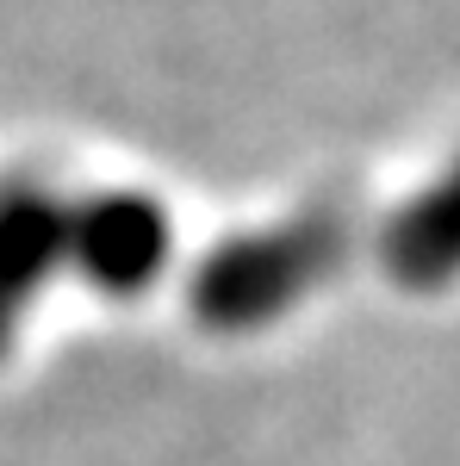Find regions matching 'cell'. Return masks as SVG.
I'll list each match as a JSON object with an SVG mask.
<instances>
[{
  "instance_id": "7a4b0ae2",
  "label": "cell",
  "mask_w": 460,
  "mask_h": 466,
  "mask_svg": "<svg viewBox=\"0 0 460 466\" xmlns=\"http://www.w3.org/2000/svg\"><path fill=\"white\" fill-rule=\"evenodd\" d=\"M69 261L87 287L131 299L169 261V218L143 193H100L94 206L69 212Z\"/></svg>"
},
{
  "instance_id": "277c9868",
  "label": "cell",
  "mask_w": 460,
  "mask_h": 466,
  "mask_svg": "<svg viewBox=\"0 0 460 466\" xmlns=\"http://www.w3.org/2000/svg\"><path fill=\"white\" fill-rule=\"evenodd\" d=\"M63 261H69V206L32 187L6 193L0 199V292L26 305Z\"/></svg>"
},
{
  "instance_id": "3957f363",
  "label": "cell",
  "mask_w": 460,
  "mask_h": 466,
  "mask_svg": "<svg viewBox=\"0 0 460 466\" xmlns=\"http://www.w3.org/2000/svg\"><path fill=\"white\" fill-rule=\"evenodd\" d=\"M380 261L404 292H442L460 280V162L386 224Z\"/></svg>"
},
{
  "instance_id": "5b68a950",
  "label": "cell",
  "mask_w": 460,
  "mask_h": 466,
  "mask_svg": "<svg viewBox=\"0 0 460 466\" xmlns=\"http://www.w3.org/2000/svg\"><path fill=\"white\" fill-rule=\"evenodd\" d=\"M13 329H19V305L0 292V355H6V342H13Z\"/></svg>"
},
{
  "instance_id": "6da1fadb",
  "label": "cell",
  "mask_w": 460,
  "mask_h": 466,
  "mask_svg": "<svg viewBox=\"0 0 460 466\" xmlns=\"http://www.w3.org/2000/svg\"><path fill=\"white\" fill-rule=\"evenodd\" d=\"M342 255H349V224L336 212H305L255 237H230L193 274V292H187L193 318L218 336L261 329L281 311H292Z\"/></svg>"
}]
</instances>
